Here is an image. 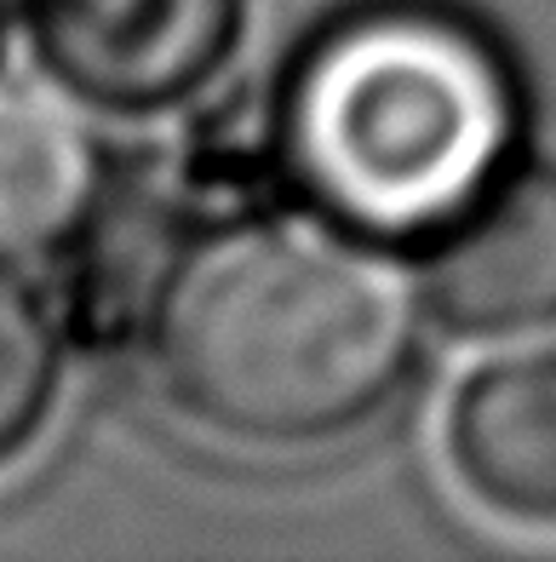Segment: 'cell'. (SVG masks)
Listing matches in <instances>:
<instances>
[{
	"instance_id": "cell-5",
	"label": "cell",
	"mask_w": 556,
	"mask_h": 562,
	"mask_svg": "<svg viewBox=\"0 0 556 562\" xmlns=\"http://www.w3.org/2000/svg\"><path fill=\"white\" fill-rule=\"evenodd\" d=\"M442 448L483 510L556 528V345L476 368L447 402Z\"/></svg>"
},
{
	"instance_id": "cell-1",
	"label": "cell",
	"mask_w": 556,
	"mask_h": 562,
	"mask_svg": "<svg viewBox=\"0 0 556 562\" xmlns=\"http://www.w3.org/2000/svg\"><path fill=\"white\" fill-rule=\"evenodd\" d=\"M167 402L247 448L350 437L413 368L419 299L385 247L321 213H247L201 229L149 293Z\"/></svg>"
},
{
	"instance_id": "cell-2",
	"label": "cell",
	"mask_w": 556,
	"mask_h": 562,
	"mask_svg": "<svg viewBox=\"0 0 556 562\" xmlns=\"http://www.w3.org/2000/svg\"><path fill=\"white\" fill-rule=\"evenodd\" d=\"M522 144V81L488 23L442 0H367L305 41L275 149L305 207L356 236L424 247Z\"/></svg>"
},
{
	"instance_id": "cell-6",
	"label": "cell",
	"mask_w": 556,
	"mask_h": 562,
	"mask_svg": "<svg viewBox=\"0 0 556 562\" xmlns=\"http://www.w3.org/2000/svg\"><path fill=\"white\" fill-rule=\"evenodd\" d=\"M98 207V149L64 104L0 92V252H41Z\"/></svg>"
},
{
	"instance_id": "cell-7",
	"label": "cell",
	"mask_w": 556,
	"mask_h": 562,
	"mask_svg": "<svg viewBox=\"0 0 556 562\" xmlns=\"http://www.w3.org/2000/svg\"><path fill=\"white\" fill-rule=\"evenodd\" d=\"M64 391V334L41 293L0 259V471L41 442Z\"/></svg>"
},
{
	"instance_id": "cell-3",
	"label": "cell",
	"mask_w": 556,
	"mask_h": 562,
	"mask_svg": "<svg viewBox=\"0 0 556 562\" xmlns=\"http://www.w3.org/2000/svg\"><path fill=\"white\" fill-rule=\"evenodd\" d=\"M46 75L104 115L201 98L247 35V0H23Z\"/></svg>"
},
{
	"instance_id": "cell-4",
	"label": "cell",
	"mask_w": 556,
	"mask_h": 562,
	"mask_svg": "<svg viewBox=\"0 0 556 562\" xmlns=\"http://www.w3.org/2000/svg\"><path fill=\"white\" fill-rule=\"evenodd\" d=\"M419 299L459 339L556 327V167L511 161L419 247Z\"/></svg>"
}]
</instances>
